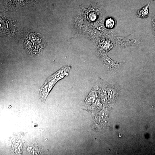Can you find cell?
I'll list each match as a JSON object with an SVG mask.
<instances>
[{
    "instance_id": "cell-2",
    "label": "cell",
    "mask_w": 155,
    "mask_h": 155,
    "mask_svg": "<svg viewBox=\"0 0 155 155\" xmlns=\"http://www.w3.org/2000/svg\"><path fill=\"white\" fill-rule=\"evenodd\" d=\"M107 90L109 101L111 103L114 102L120 91L119 86L116 84H107Z\"/></svg>"
},
{
    "instance_id": "cell-4",
    "label": "cell",
    "mask_w": 155,
    "mask_h": 155,
    "mask_svg": "<svg viewBox=\"0 0 155 155\" xmlns=\"http://www.w3.org/2000/svg\"><path fill=\"white\" fill-rule=\"evenodd\" d=\"M105 24L107 28L111 29L114 27L115 25V22L113 19L110 18L106 20Z\"/></svg>"
},
{
    "instance_id": "cell-5",
    "label": "cell",
    "mask_w": 155,
    "mask_h": 155,
    "mask_svg": "<svg viewBox=\"0 0 155 155\" xmlns=\"http://www.w3.org/2000/svg\"><path fill=\"white\" fill-rule=\"evenodd\" d=\"M152 24L154 33L155 35V16L153 17L152 20Z\"/></svg>"
},
{
    "instance_id": "cell-3",
    "label": "cell",
    "mask_w": 155,
    "mask_h": 155,
    "mask_svg": "<svg viewBox=\"0 0 155 155\" xmlns=\"http://www.w3.org/2000/svg\"><path fill=\"white\" fill-rule=\"evenodd\" d=\"M150 1L145 6L137 11V16L140 18H147L149 13V7Z\"/></svg>"
},
{
    "instance_id": "cell-1",
    "label": "cell",
    "mask_w": 155,
    "mask_h": 155,
    "mask_svg": "<svg viewBox=\"0 0 155 155\" xmlns=\"http://www.w3.org/2000/svg\"><path fill=\"white\" fill-rule=\"evenodd\" d=\"M62 79L57 72L55 73L48 78L40 90L39 97L41 100L44 102L50 91L55 84L60 80Z\"/></svg>"
}]
</instances>
